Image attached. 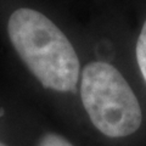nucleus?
<instances>
[{"label":"nucleus","instance_id":"1","mask_svg":"<svg viewBox=\"0 0 146 146\" xmlns=\"http://www.w3.org/2000/svg\"><path fill=\"white\" fill-rule=\"evenodd\" d=\"M7 34L22 62L44 88L60 93L76 88L78 55L48 16L33 9H17L7 21Z\"/></svg>","mask_w":146,"mask_h":146},{"label":"nucleus","instance_id":"2","mask_svg":"<svg viewBox=\"0 0 146 146\" xmlns=\"http://www.w3.org/2000/svg\"><path fill=\"white\" fill-rule=\"evenodd\" d=\"M80 98L94 127L108 138H124L139 130L143 111L135 93L116 67L94 61L82 72Z\"/></svg>","mask_w":146,"mask_h":146},{"label":"nucleus","instance_id":"3","mask_svg":"<svg viewBox=\"0 0 146 146\" xmlns=\"http://www.w3.org/2000/svg\"><path fill=\"white\" fill-rule=\"evenodd\" d=\"M135 55H136V62H138L139 70L141 74H143V78L146 82V21L143 28H141L138 42H136Z\"/></svg>","mask_w":146,"mask_h":146},{"label":"nucleus","instance_id":"4","mask_svg":"<svg viewBox=\"0 0 146 146\" xmlns=\"http://www.w3.org/2000/svg\"><path fill=\"white\" fill-rule=\"evenodd\" d=\"M36 146H73L65 136L57 133H45L40 136Z\"/></svg>","mask_w":146,"mask_h":146},{"label":"nucleus","instance_id":"5","mask_svg":"<svg viewBox=\"0 0 146 146\" xmlns=\"http://www.w3.org/2000/svg\"><path fill=\"white\" fill-rule=\"evenodd\" d=\"M0 146H7V145H5L4 143H1V141H0Z\"/></svg>","mask_w":146,"mask_h":146}]
</instances>
